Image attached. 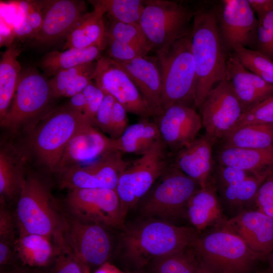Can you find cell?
<instances>
[{
	"label": "cell",
	"instance_id": "9f6ffc18",
	"mask_svg": "<svg viewBox=\"0 0 273 273\" xmlns=\"http://www.w3.org/2000/svg\"><path fill=\"white\" fill-rule=\"evenodd\" d=\"M195 273H211L199 261Z\"/></svg>",
	"mask_w": 273,
	"mask_h": 273
},
{
	"label": "cell",
	"instance_id": "7bdbcfd3",
	"mask_svg": "<svg viewBox=\"0 0 273 273\" xmlns=\"http://www.w3.org/2000/svg\"><path fill=\"white\" fill-rule=\"evenodd\" d=\"M82 92L85 97L86 102L83 115L90 123L95 126L96 114L103 100L105 93L93 82Z\"/></svg>",
	"mask_w": 273,
	"mask_h": 273
},
{
	"label": "cell",
	"instance_id": "3957f363",
	"mask_svg": "<svg viewBox=\"0 0 273 273\" xmlns=\"http://www.w3.org/2000/svg\"><path fill=\"white\" fill-rule=\"evenodd\" d=\"M217 12L195 9L191 47L196 73L195 107L200 108L208 93L225 79L228 58L224 50Z\"/></svg>",
	"mask_w": 273,
	"mask_h": 273
},
{
	"label": "cell",
	"instance_id": "e0dca14e",
	"mask_svg": "<svg viewBox=\"0 0 273 273\" xmlns=\"http://www.w3.org/2000/svg\"><path fill=\"white\" fill-rule=\"evenodd\" d=\"M161 139L171 153L187 146L202 127L200 115L193 106L174 105L154 118Z\"/></svg>",
	"mask_w": 273,
	"mask_h": 273
},
{
	"label": "cell",
	"instance_id": "cb8c5ba5",
	"mask_svg": "<svg viewBox=\"0 0 273 273\" xmlns=\"http://www.w3.org/2000/svg\"><path fill=\"white\" fill-rule=\"evenodd\" d=\"M187 218L199 234L223 226L227 220L215 184L198 190L187 206Z\"/></svg>",
	"mask_w": 273,
	"mask_h": 273
},
{
	"label": "cell",
	"instance_id": "ab89813d",
	"mask_svg": "<svg viewBox=\"0 0 273 273\" xmlns=\"http://www.w3.org/2000/svg\"><path fill=\"white\" fill-rule=\"evenodd\" d=\"M40 273H89L90 269L84 265L70 251L62 247L60 252Z\"/></svg>",
	"mask_w": 273,
	"mask_h": 273
},
{
	"label": "cell",
	"instance_id": "83f0119b",
	"mask_svg": "<svg viewBox=\"0 0 273 273\" xmlns=\"http://www.w3.org/2000/svg\"><path fill=\"white\" fill-rule=\"evenodd\" d=\"M271 172L253 174L240 183L217 190L228 219L244 211L256 208L255 201L258 189Z\"/></svg>",
	"mask_w": 273,
	"mask_h": 273
},
{
	"label": "cell",
	"instance_id": "8fae6325",
	"mask_svg": "<svg viewBox=\"0 0 273 273\" xmlns=\"http://www.w3.org/2000/svg\"><path fill=\"white\" fill-rule=\"evenodd\" d=\"M65 213L62 247L90 269V267H99L108 262L113 248L108 227L83 221Z\"/></svg>",
	"mask_w": 273,
	"mask_h": 273
},
{
	"label": "cell",
	"instance_id": "6da1fadb",
	"mask_svg": "<svg viewBox=\"0 0 273 273\" xmlns=\"http://www.w3.org/2000/svg\"><path fill=\"white\" fill-rule=\"evenodd\" d=\"M198 235L192 226L147 218L125 228L121 234L120 245L125 259L141 267L192 246Z\"/></svg>",
	"mask_w": 273,
	"mask_h": 273
},
{
	"label": "cell",
	"instance_id": "816d5d0a",
	"mask_svg": "<svg viewBox=\"0 0 273 273\" xmlns=\"http://www.w3.org/2000/svg\"><path fill=\"white\" fill-rule=\"evenodd\" d=\"M1 273H40L38 271L33 270L21 265L9 266L1 269Z\"/></svg>",
	"mask_w": 273,
	"mask_h": 273
},
{
	"label": "cell",
	"instance_id": "d4e9b609",
	"mask_svg": "<svg viewBox=\"0 0 273 273\" xmlns=\"http://www.w3.org/2000/svg\"><path fill=\"white\" fill-rule=\"evenodd\" d=\"M28 160L21 146L11 143L1 144L0 149V202L18 198L26 172Z\"/></svg>",
	"mask_w": 273,
	"mask_h": 273
},
{
	"label": "cell",
	"instance_id": "d590c367",
	"mask_svg": "<svg viewBox=\"0 0 273 273\" xmlns=\"http://www.w3.org/2000/svg\"><path fill=\"white\" fill-rule=\"evenodd\" d=\"M233 50L246 69L265 82L273 85V60L255 50L248 48L238 46Z\"/></svg>",
	"mask_w": 273,
	"mask_h": 273
},
{
	"label": "cell",
	"instance_id": "ba28073f",
	"mask_svg": "<svg viewBox=\"0 0 273 273\" xmlns=\"http://www.w3.org/2000/svg\"><path fill=\"white\" fill-rule=\"evenodd\" d=\"M140 156L122 173L115 190L125 217L171 165V153L161 139Z\"/></svg>",
	"mask_w": 273,
	"mask_h": 273
},
{
	"label": "cell",
	"instance_id": "2e32d148",
	"mask_svg": "<svg viewBox=\"0 0 273 273\" xmlns=\"http://www.w3.org/2000/svg\"><path fill=\"white\" fill-rule=\"evenodd\" d=\"M217 17L224 43L233 49L255 44L259 24L248 0H223Z\"/></svg>",
	"mask_w": 273,
	"mask_h": 273
},
{
	"label": "cell",
	"instance_id": "9c48e42d",
	"mask_svg": "<svg viewBox=\"0 0 273 273\" xmlns=\"http://www.w3.org/2000/svg\"><path fill=\"white\" fill-rule=\"evenodd\" d=\"M195 12V9L181 2L144 0L139 24L151 51L156 53L187 34Z\"/></svg>",
	"mask_w": 273,
	"mask_h": 273
},
{
	"label": "cell",
	"instance_id": "ffe728a7",
	"mask_svg": "<svg viewBox=\"0 0 273 273\" xmlns=\"http://www.w3.org/2000/svg\"><path fill=\"white\" fill-rule=\"evenodd\" d=\"M239 236L262 260L273 249V218L257 209L244 211L223 225Z\"/></svg>",
	"mask_w": 273,
	"mask_h": 273
},
{
	"label": "cell",
	"instance_id": "74e56055",
	"mask_svg": "<svg viewBox=\"0 0 273 273\" xmlns=\"http://www.w3.org/2000/svg\"><path fill=\"white\" fill-rule=\"evenodd\" d=\"M106 40H116L151 51L149 43L139 24L126 23L111 20L106 28Z\"/></svg>",
	"mask_w": 273,
	"mask_h": 273
},
{
	"label": "cell",
	"instance_id": "bcb514c9",
	"mask_svg": "<svg viewBox=\"0 0 273 273\" xmlns=\"http://www.w3.org/2000/svg\"><path fill=\"white\" fill-rule=\"evenodd\" d=\"M127 113L124 107L115 100L108 134L112 139L120 138L129 125Z\"/></svg>",
	"mask_w": 273,
	"mask_h": 273
},
{
	"label": "cell",
	"instance_id": "680465c9",
	"mask_svg": "<svg viewBox=\"0 0 273 273\" xmlns=\"http://www.w3.org/2000/svg\"></svg>",
	"mask_w": 273,
	"mask_h": 273
},
{
	"label": "cell",
	"instance_id": "c3c4849f",
	"mask_svg": "<svg viewBox=\"0 0 273 273\" xmlns=\"http://www.w3.org/2000/svg\"><path fill=\"white\" fill-rule=\"evenodd\" d=\"M258 21L273 11V0H248Z\"/></svg>",
	"mask_w": 273,
	"mask_h": 273
},
{
	"label": "cell",
	"instance_id": "d6a6232c",
	"mask_svg": "<svg viewBox=\"0 0 273 273\" xmlns=\"http://www.w3.org/2000/svg\"><path fill=\"white\" fill-rule=\"evenodd\" d=\"M21 52L16 44H10L0 61V120L7 113L14 96L21 67L17 57Z\"/></svg>",
	"mask_w": 273,
	"mask_h": 273
},
{
	"label": "cell",
	"instance_id": "60d3db41",
	"mask_svg": "<svg viewBox=\"0 0 273 273\" xmlns=\"http://www.w3.org/2000/svg\"><path fill=\"white\" fill-rule=\"evenodd\" d=\"M106 56L118 62L129 61L150 52L144 48L116 40H106Z\"/></svg>",
	"mask_w": 273,
	"mask_h": 273
},
{
	"label": "cell",
	"instance_id": "6f0895ef",
	"mask_svg": "<svg viewBox=\"0 0 273 273\" xmlns=\"http://www.w3.org/2000/svg\"><path fill=\"white\" fill-rule=\"evenodd\" d=\"M89 273H91V272H89Z\"/></svg>",
	"mask_w": 273,
	"mask_h": 273
},
{
	"label": "cell",
	"instance_id": "5b68a950",
	"mask_svg": "<svg viewBox=\"0 0 273 273\" xmlns=\"http://www.w3.org/2000/svg\"><path fill=\"white\" fill-rule=\"evenodd\" d=\"M200 262L211 273H255L262 261L237 235L224 226L199 234L192 245Z\"/></svg>",
	"mask_w": 273,
	"mask_h": 273
},
{
	"label": "cell",
	"instance_id": "f1b7e54d",
	"mask_svg": "<svg viewBox=\"0 0 273 273\" xmlns=\"http://www.w3.org/2000/svg\"><path fill=\"white\" fill-rule=\"evenodd\" d=\"M218 164L239 168L254 174L273 171V147L253 149L222 147L218 151Z\"/></svg>",
	"mask_w": 273,
	"mask_h": 273
},
{
	"label": "cell",
	"instance_id": "603a6c76",
	"mask_svg": "<svg viewBox=\"0 0 273 273\" xmlns=\"http://www.w3.org/2000/svg\"><path fill=\"white\" fill-rule=\"evenodd\" d=\"M225 80L239 100L243 112L273 95V85L246 69L234 53L227 59Z\"/></svg>",
	"mask_w": 273,
	"mask_h": 273
},
{
	"label": "cell",
	"instance_id": "11a10c76",
	"mask_svg": "<svg viewBox=\"0 0 273 273\" xmlns=\"http://www.w3.org/2000/svg\"><path fill=\"white\" fill-rule=\"evenodd\" d=\"M268 267L265 273H273V249L268 255L267 258Z\"/></svg>",
	"mask_w": 273,
	"mask_h": 273
},
{
	"label": "cell",
	"instance_id": "277c9868",
	"mask_svg": "<svg viewBox=\"0 0 273 273\" xmlns=\"http://www.w3.org/2000/svg\"><path fill=\"white\" fill-rule=\"evenodd\" d=\"M85 120L67 104L52 109L25 136L21 146L28 159L47 173L56 174L68 143Z\"/></svg>",
	"mask_w": 273,
	"mask_h": 273
},
{
	"label": "cell",
	"instance_id": "7c38bea8",
	"mask_svg": "<svg viewBox=\"0 0 273 273\" xmlns=\"http://www.w3.org/2000/svg\"><path fill=\"white\" fill-rule=\"evenodd\" d=\"M63 203L65 211L80 220L100 223L108 228H117L123 225L125 217L116 190H70Z\"/></svg>",
	"mask_w": 273,
	"mask_h": 273
},
{
	"label": "cell",
	"instance_id": "9a60e30c",
	"mask_svg": "<svg viewBox=\"0 0 273 273\" xmlns=\"http://www.w3.org/2000/svg\"><path fill=\"white\" fill-rule=\"evenodd\" d=\"M94 80L105 94L112 96L128 113L140 118L152 115L130 77L117 61L107 56L97 61Z\"/></svg>",
	"mask_w": 273,
	"mask_h": 273
},
{
	"label": "cell",
	"instance_id": "8992f818",
	"mask_svg": "<svg viewBox=\"0 0 273 273\" xmlns=\"http://www.w3.org/2000/svg\"><path fill=\"white\" fill-rule=\"evenodd\" d=\"M191 34L192 29L156 53L161 71L164 110L174 105L195 107L196 73L191 52Z\"/></svg>",
	"mask_w": 273,
	"mask_h": 273
},
{
	"label": "cell",
	"instance_id": "b9f144b4",
	"mask_svg": "<svg viewBox=\"0 0 273 273\" xmlns=\"http://www.w3.org/2000/svg\"><path fill=\"white\" fill-rule=\"evenodd\" d=\"M252 174L253 173L239 168L218 164L215 169L216 189L240 183Z\"/></svg>",
	"mask_w": 273,
	"mask_h": 273
},
{
	"label": "cell",
	"instance_id": "db71d44e",
	"mask_svg": "<svg viewBox=\"0 0 273 273\" xmlns=\"http://www.w3.org/2000/svg\"><path fill=\"white\" fill-rule=\"evenodd\" d=\"M258 21L268 28L273 38V11L268 14L261 20Z\"/></svg>",
	"mask_w": 273,
	"mask_h": 273
},
{
	"label": "cell",
	"instance_id": "836d02e7",
	"mask_svg": "<svg viewBox=\"0 0 273 273\" xmlns=\"http://www.w3.org/2000/svg\"><path fill=\"white\" fill-rule=\"evenodd\" d=\"M222 147L264 149L273 147V124H250L229 132Z\"/></svg>",
	"mask_w": 273,
	"mask_h": 273
},
{
	"label": "cell",
	"instance_id": "5bb4252c",
	"mask_svg": "<svg viewBox=\"0 0 273 273\" xmlns=\"http://www.w3.org/2000/svg\"><path fill=\"white\" fill-rule=\"evenodd\" d=\"M199 109L205 135L214 144L233 129L243 112L239 100L225 79L208 93Z\"/></svg>",
	"mask_w": 273,
	"mask_h": 273
},
{
	"label": "cell",
	"instance_id": "4fadbf2b",
	"mask_svg": "<svg viewBox=\"0 0 273 273\" xmlns=\"http://www.w3.org/2000/svg\"><path fill=\"white\" fill-rule=\"evenodd\" d=\"M118 150L109 152L87 164L70 166L59 171L58 185L62 189L116 190L119 178L130 163Z\"/></svg>",
	"mask_w": 273,
	"mask_h": 273
},
{
	"label": "cell",
	"instance_id": "f5cc1de1",
	"mask_svg": "<svg viewBox=\"0 0 273 273\" xmlns=\"http://www.w3.org/2000/svg\"><path fill=\"white\" fill-rule=\"evenodd\" d=\"M94 273H126L107 262L98 267Z\"/></svg>",
	"mask_w": 273,
	"mask_h": 273
},
{
	"label": "cell",
	"instance_id": "7402d4cb",
	"mask_svg": "<svg viewBox=\"0 0 273 273\" xmlns=\"http://www.w3.org/2000/svg\"><path fill=\"white\" fill-rule=\"evenodd\" d=\"M118 63L134 82L152 117L160 115L164 109L161 99V71L156 56L147 55Z\"/></svg>",
	"mask_w": 273,
	"mask_h": 273
},
{
	"label": "cell",
	"instance_id": "681fc988",
	"mask_svg": "<svg viewBox=\"0 0 273 273\" xmlns=\"http://www.w3.org/2000/svg\"><path fill=\"white\" fill-rule=\"evenodd\" d=\"M14 34L19 38H30L33 39L35 34L29 22L26 17H22L20 22L14 26Z\"/></svg>",
	"mask_w": 273,
	"mask_h": 273
},
{
	"label": "cell",
	"instance_id": "ee69618b",
	"mask_svg": "<svg viewBox=\"0 0 273 273\" xmlns=\"http://www.w3.org/2000/svg\"><path fill=\"white\" fill-rule=\"evenodd\" d=\"M255 203L256 209L273 218V171L259 188Z\"/></svg>",
	"mask_w": 273,
	"mask_h": 273
},
{
	"label": "cell",
	"instance_id": "f907efd6",
	"mask_svg": "<svg viewBox=\"0 0 273 273\" xmlns=\"http://www.w3.org/2000/svg\"><path fill=\"white\" fill-rule=\"evenodd\" d=\"M85 99L82 92L70 98L68 106L74 111L83 114L85 107Z\"/></svg>",
	"mask_w": 273,
	"mask_h": 273
},
{
	"label": "cell",
	"instance_id": "7a4b0ae2",
	"mask_svg": "<svg viewBox=\"0 0 273 273\" xmlns=\"http://www.w3.org/2000/svg\"><path fill=\"white\" fill-rule=\"evenodd\" d=\"M17 200L18 231L44 236L61 248L65 213L50 182L38 173L27 171Z\"/></svg>",
	"mask_w": 273,
	"mask_h": 273
},
{
	"label": "cell",
	"instance_id": "52a82bcc",
	"mask_svg": "<svg viewBox=\"0 0 273 273\" xmlns=\"http://www.w3.org/2000/svg\"><path fill=\"white\" fill-rule=\"evenodd\" d=\"M49 79L36 69L21 72L11 106L1 126L13 135L29 134L52 109Z\"/></svg>",
	"mask_w": 273,
	"mask_h": 273
},
{
	"label": "cell",
	"instance_id": "f35d334b",
	"mask_svg": "<svg viewBox=\"0 0 273 273\" xmlns=\"http://www.w3.org/2000/svg\"><path fill=\"white\" fill-rule=\"evenodd\" d=\"M250 124H273V95L244 111L231 130Z\"/></svg>",
	"mask_w": 273,
	"mask_h": 273
},
{
	"label": "cell",
	"instance_id": "f6af8a7d",
	"mask_svg": "<svg viewBox=\"0 0 273 273\" xmlns=\"http://www.w3.org/2000/svg\"><path fill=\"white\" fill-rule=\"evenodd\" d=\"M17 223L14 213L6 203L0 202V241L15 243L16 240Z\"/></svg>",
	"mask_w": 273,
	"mask_h": 273
},
{
	"label": "cell",
	"instance_id": "8d00e7d4",
	"mask_svg": "<svg viewBox=\"0 0 273 273\" xmlns=\"http://www.w3.org/2000/svg\"><path fill=\"white\" fill-rule=\"evenodd\" d=\"M111 20L139 24L144 9V0H98Z\"/></svg>",
	"mask_w": 273,
	"mask_h": 273
},
{
	"label": "cell",
	"instance_id": "44dd1931",
	"mask_svg": "<svg viewBox=\"0 0 273 273\" xmlns=\"http://www.w3.org/2000/svg\"><path fill=\"white\" fill-rule=\"evenodd\" d=\"M214 143L205 135L171 153V165L196 181L201 188L215 184L212 156Z\"/></svg>",
	"mask_w": 273,
	"mask_h": 273
},
{
	"label": "cell",
	"instance_id": "30bf717a",
	"mask_svg": "<svg viewBox=\"0 0 273 273\" xmlns=\"http://www.w3.org/2000/svg\"><path fill=\"white\" fill-rule=\"evenodd\" d=\"M200 189L196 181L171 165L140 202L141 213L170 222L187 218L188 202Z\"/></svg>",
	"mask_w": 273,
	"mask_h": 273
},
{
	"label": "cell",
	"instance_id": "f546056e",
	"mask_svg": "<svg viewBox=\"0 0 273 273\" xmlns=\"http://www.w3.org/2000/svg\"><path fill=\"white\" fill-rule=\"evenodd\" d=\"M104 49L95 46L50 52L41 58L38 66L46 76L52 77L61 70L97 61L102 56Z\"/></svg>",
	"mask_w": 273,
	"mask_h": 273
},
{
	"label": "cell",
	"instance_id": "4dcf8cb0",
	"mask_svg": "<svg viewBox=\"0 0 273 273\" xmlns=\"http://www.w3.org/2000/svg\"><path fill=\"white\" fill-rule=\"evenodd\" d=\"M97 61L58 72L49 84L54 99L71 98L82 92L94 80Z\"/></svg>",
	"mask_w": 273,
	"mask_h": 273
},
{
	"label": "cell",
	"instance_id": "d6986e66",
	"mask_svg": "<svg viewBox=\"0 0 273 273\" xmlns=\"http://www.w3.org/2000/svg\"><path fill=\"white\" fill-rule=\"evenodd\" d=\"M114 150H117L115 140L85 120L68 143L57 173L65 168L96 160Z\"/></svg>",
	"mask_w": 273,
	"mask_h": 273
},
{
	"label": "cell",
	"instance_id": "e575fe53",
	"mask_svg": "<svg viewBox=\"0 0 273 273\" xmlns=\"http://www.w3.org/2000/svg\"><path fill=\"white\" fill-rule=\"evenodd\" d=\"M152 262L154 273H195L199 259L192 245Z\"/></svg>",
	"mask_w": 273,
	"mask_h": 273
},
{
	"label": "cell",
	"instance_id": "484cf974",
	"mask_svg": "<svg viewBox=\"0 0 273 273\" xmlns=\"http://www.w3.org/2000/svg\"><path fill=\"white\" fill-rule=\"evenodd\" d=\"M89 2L94 10L80 17L66 37L63 50L95 46L106 48V28L103 19L105 10L98 0Z\"/></svg>",
	"mask_w": 273,
	"mask_h": 273
},
{
	"label": "cell",
	"instance_id": "7dc6e473",
	"mask_svg": "<svg viewBox=\"0 0 273 273\" xmlns=\"http://www.w3.org/2000/svg\"><path fill=\"white\" fill-rule=\"evenodd\" d=\"M114 102L112 96L105 93L96 114L95 126L105 134L109 132Z\"/></svg>",
	"mask_w": 273,
	"mask_h": 273
},
{
	"label": "cell",
	"instance_id": "1f68e13d",
	"mask_svg": "<svg viewBox=\"0 0 273 273\" xmlns=\"http://www.w3.org/2000/svg\"><path fill=\"white\" fill-rule=\"evenodd\" d=\"M161 139L156 123L149 118H141L129 125L121 136L115 140L116 149L123 153L142 155Z\"/></svg>",
	"mask_w": 273,
	"mask_h": 273
},
{
	"label": "cell",
	"instance_id": "ac0fdd59",
	"mask_svg": "<svg viewBox=\"0 0 273 273\" xmlns=\"http://www.w3.org/2000/svg\"><path fill=\"white\" fill-rule=\"evenodd\" d=\"M43 22L33 39L41 45H50L67 36L85 13V3L79 0L41 1Z\"/></svg>",
	"mask_w": 273,
	"mask_h": 273
},
{
	"label": "cell",
	"instance_id": "4316f807",
	"mask_svg": "<svg viewBox=\"0 0 273 273\" xmlns=\"http://www.w3.org/2000/svg\"><path fill=\"white\" fill-rule=\"evenodd\" d=\"M61 249L47 237L22 232H18L15 242L18 264L37 271L49 266Z\"/></svg>",
	"mask_w": 273,
	"mask_h": 273
}]
</instances>
